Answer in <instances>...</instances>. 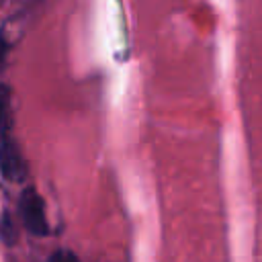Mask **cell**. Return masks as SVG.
<instances>
[{"mask_svg":"<svg viewBox=\"0 0 262 262\" xmlns=\"http://www.w3.org/2000/svg\"><path fill=\"white\" fill-rule=\"evenodd\" d=\"M12 117H10V88L0 84V172L6 180L18 182L27 174L25 160L12 139Z\"/></svg>","mask_w":262,"mask_h":262,"instance_id":"6da1fadb","label":"cell"},{"mask_svg":"<svg viewBox=\"0 0 262 262\" xmlns=\"http://www.w3.org/2000/svg\"><path fill=\"white\" fill-rule=\"evenodd\" d=\"M18 209H20V219H23L25 227L33 235H45L49 231L47 217H45V205H43V199L39 196L37 190L27 188L20 194Z\"/></svg>","mask_w":262,"mask_h":262,"instance_id":"7a4b0ae2","label":"cell"},{"mask_svg":"<svg viewBox=\"0 0 262 262\" xmlns=\"http://www.w3.org/2000/svg\"><path fill=\"white\" fill-rule=\"evenodd\" d=\"M49 262H80V260L68 250H57V252H53L49 256Z\"/></svg>","mask_w":262,"mask_h":262,"instance_id":"3957f363","label":"cell"},{"mask_svg":"<svg viewBox=\"0 0 262 262\" xmlns=\"http://www.w3.org/2000/svg\"><path fill=\"white\" fill-rule=\"evenodd\" d=\"M6 51H8V45H6V41H4V37H2V33H0V70H2V66H4Z\"/></svg>","mask_w":262,"mask_h":262,"instance_id":"277c9868","label":"cell"}]
</instances>
